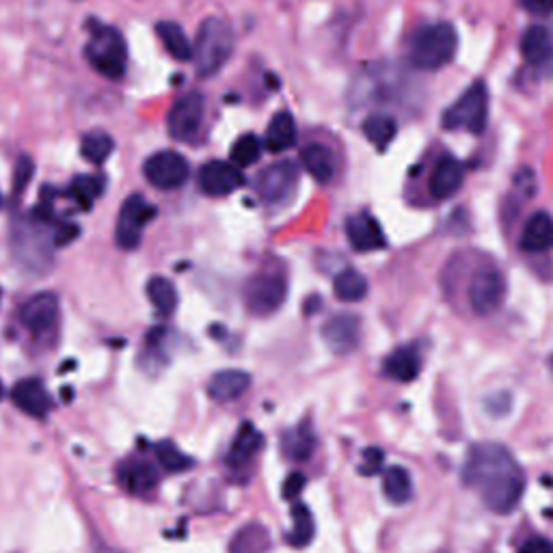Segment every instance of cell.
I'll return each instance as SVG.
<instances>
[{"instance_id":"cell-1","label":"cell","mask_w":553,"mask_h":553,"mask_svg":"<svg viewBox=\"0 0 553 553\" xmlns=\"http://www.w3.org/2000/svg\"><path fill=\"white\" fill-rule=\"evenodd\" d=\"M465 484L497 515H508L523 495V471L504 445L480 443L471 448L463 469Z\"/></svg>"},{"instance_id":"cell-2","label":"cell","mask_w":553,"mask_h":553,"mask_svg":"<svg viewBox=\"0 0 553 553\" xmlns=\"http://www.w3.org/2000/svg\"><path fill=\"white\" fill-rule=\"evenodd\" d=\"M234 52V31L227 20L210 16L201 22L193 44L195 70L201 78H210L229 61Z\"/></svg>"},{"instance_id":"cell-3","label":"cell","mask_w":553,"mask_h":553,"mask_svg":"<svg viewBox=\"0 0 553 553\" xmlns=\"http://www.w3.org/2000/svg\"><path fill=\"white\" fill-rule=\"evenodd\" d=\"M85 57L89 65L109 80H121L128 65V48L121 35L113 26L89 22V42L85 46Z\"/></svg>"},{"instance_id":"cell-4","label":"cell","mask_w":553,"mask_h":553,"mask_svg":"<svg viewBox=\"0 0 553 553\" xmlns=\"http://www.w3.org/2000/svg\"><path fill=\"white\" fill-rule=\"evenodd\" d=\"M458 37L448 22H435L420 26L411 37L409 59L420 70H441L454 57Z\"/></svg>"},{"instance_id":"cell-5","label":"cell","mask_w":553,"mask_h":553,"mask_svg":"<svg viewBox=\"0 0 553 553\" xmlns=\"http://www.w3.org/2000/svg\"><path fill=\"white\" fill-rule=\"evenodd\" d=\"M489 121V89L484 83H474L443 115L445 130H467L482 134Z\"/></svg>"},{"instance_id":"cell-6","label":"cell","mask_w":553,"mask_h":553,"mask_svg":"<svg viewBox=\"0 0 553 553\" xmlns=\"http://www.w3.org/2000/svg\"><path fill=\"white\" fill-rule=\"evenodd\" d=\"M156 217V208L147 204L143 195H130L126 204L121 206L117 227H115V240L121 249L132 251L141 245L143 229Z\"/></svg>"},{"instance_id":"cell-7","label":"cell","mask_w":553,"mask_h":553,"mask_svg":"<svg viewBox=\"0 0 553 553\" xmlns=\"http://www.w3.org/2000/svg\"><path fill=\"white\" fill-rule=\"evenodd\" d=\"M467 296L471 309H474L478 316H491L504 303L506 279L495 266H484L474 275V279H471Z\"/></svg>"},{"instance_id":"cell-8","label":"cell","mask_w":553,"mask_h":553,"mask_svg":"<svg viewBox=\"0 0 553 553\" xmlns=\"http://www.w3.org/2000/svg\"><path fill=\"white\" fill-rule=\"evenodd\" d=\"M288 296V283L281 275L264 273L245 286V305L253 316H271Z\"/></svg>"},{"instance_id":"cell-9","label":"cell","mask_w":553,"mask_h":553,"mask_svg":"<svg viewBox=\"0 0 553 553\" xmlns=\"http://www.w3.org/2000/svg\"><path fill=\"white\" fill-rule=\"evenodd\" d=\"M143 173L147 182H150L154 188H160V191H173V188H180L188 180V163L186 158L178 152H156L145 160Z\"/></svg>"},{"instance_id":"cell-10","label":"cell","mask_w":553,"mask_h":553,"mask_svg":"<svg viewBox=\"0 0 553 553\" xmlns=\"http://www.w3.org/2000/svg\"><path fill=\"white\" fill-rule=\"evenodd\" d=\"M206 102L199 91H191L182 96L178 102L171 106L167 115V130L169 137L175 141H191L204 119Z\"/></svg>"},{"instance_id":"cell-11","label":"cell","mask_w":553,"mask_h":553,"mask_svg":"<svg viewBox=\"0 0 553 553\" xmlns=\"http://www.w3.org/2000/svg\"><path fill=\"white\" fill-rule=\"evenodd\" d=\"M296 180H299V169L288 160H281L255 178V191L266 204H281L294 193Z\"/></svg>"},{"instance_id":"cell-12","label":"cell","mask_w":553,"mask_h":553,"mask_svg":"<svg viewBox=\"0 0 553 553\" xmlns=\"http://www.w3.org/2000/svg\"><path fill=\"white\" fill-rule=\"evenodd\" d=\"M59 320V301L52 292H39L31 296L20 309V322L33 335H46L55 329Z\"/></svg>"},{"instance_id":"cell-13","label":"cell","mask_w":553,"mask_h":553,"mask_svg":"<svg viewBox=\"0 0 553 553\" xmlns=\"http://www.w3.org/2000/svg\"><path fill=\"white\" fill-rule=\"evenodd\" d=\"M242 184H245V175L223 160H210L199 171V188L210 197L232 195Z\"/></svg>"},{"instance_id":"cell-14","label":"cell","mask_w":553,"mask_h":553,"mask_svg":"<svg viewBox=\"0 0 553 553\" xmlns=\"http://www.w3.org/2000/svg\"><path fill=\"white\" fill-rule=\"evenodd\" d=\"M361 322L353 314H337L322 327V340L337 355H348L359 346Z\"/></svg>"},{"instance_id":"cell-15","label":"cell","mask_w":553,"mask_h":553,"mask_svg":"<svg viewBox=\"0 0 553 553\" xmlns=\"http://www.w3.org/2000/svg\"><path fill=\"white\" fill-rule=\"evenodd\" d=\"M521 55L536 70L553 67V31L543 24H534L521 37Z\"/></svg>"},{"instance_id":"cell-16","label":"cell","mask_w":553,"mask_h":553,"mask_svg":"<svg viewBox=\"0 0 553 553\" xmlns=\"http://www.w3.org/2000/svg\"><path fill=\"white\" fill-rule=\"evenodd\" d=\"M346 236L357 251H376L385 247V236L379 221L366 212L355 214L346 221Z\"/></svg>"},{"instance_id":"cell-17","label":"cell","mask_w":553,"mask_h":553,"mask_svg":"<svg viewBox=\"0 0 553 553\" xmlns=\"http://www.w3.org/2000/svg\"><path fill=\"white\" fill-rule=\"evenodd\" d=\"M11 400L20 411L31 417H46L52 409V398L37 379H24L11 389Z\"/></svg>"},{"instance_id":"cell-18","label":"cell","mask_w":553,"mask_h":553,"mask_svg":"<svg viewBox=\"0 0 553 553\" xmlns=\"http://www.w3.org/2000/svg\"><path fill=\"white\" fill-rule=\"evenodd\" d=\"M463 184V165L458 163L454 156H441L439 163L430 175V195L443 201L450 199L458 193V188Z\"/></svg>"},{"instance_id":"cell-19","label":"cell","mask_w":553,"mask_h":553,"mask_svg":"<svg viewBox=\"0 0 553 553\" xmlns=\"http://www.w3.org/2000/svg\"><path fill=\"white\" fill-rule=\"evenodd\" d=\"M251 387V376L242 370H221L210 379L208 394L217 402H232Z\"/></svg>"},{"instance_id":"cell-20","label":"cell","mask_w":553,"mask_h":553,"mask_svg":"<svg viewBox=\"0 0 553 553\" xmlns=\"http://www.w3.org/2000/svg\"><path fill=\"white\" fill-rule=\"evenodd\" d=\"M553 245V221L547 212H534L523 227L521 249L541 253Z\"/></svg>"},{"instance_id":"cell-21","label":"cell","mask_w":553,"mask_h":553,"mask_svg":"<svg viewBox=\"0 0 553 553\" xmlns=\"http://www.w3.org/2000/svg\"><path fill=\"white\" fill-rule=\"evenodd\" d=\"M301 163L305 171L320 184H329L335 175V160L327 145L309 143L301 150Z\"/></svg>"},{"instance_id":"cell-22","label":"cell","mask_w":553,"mask_h":553,"mask_svg":"<svg viewBox=\"0 0 553 553\" xmlns=\"http://www.w3.org/2000/svg\"><path fill=\"white\" fill-rule=\"evenodd\" d=\"M262 448V435L251 424H242L236 439L229 445L227 452V465L229 467H242L247 465L251 458L258 454Z\"/></svg>"},{"instance_id":"cell-23","label":"cell","mask_w":553,"mask_h":553,"mask_svg":"<svg viewBox=\"0 0 553 553\" xmlns=\"http://www.w3.org/2000/svg\"><path fill=\"white\" fill-rule=\"evenodd\" d=\"M314 445H316V437L307 422L281 435V452L288 461H294V463H301L305 458L312 456Z\"/></svg>"},{"instance_id":"cell-24","label":"cell","mask_w":553,"mask_h":553,"mask_svg":"<svg viewBox=\"0 0 553 553\" xmlns=\"http://www.w3.org/2000/svg\"><path fill=\"white\" fill-rule=\"evenodd\" d=\"M420 368H422L420 353L411 346L398 348L385 359V372L391 376V379H396L400 383L413 381L415 376L420 374Z\"/></svg>"},{"instance_id":"cell-25","label":"cell","mask_w":553,"mask_h":553,"mask_svg":"<svg viewBox=\"0 0 553 553\" xmlns=\"http://www.w3.org/2000/svg\"><path fill=\"white\" fill-rule=\"evenodd\" d=\"M271 547V534L262 523H249L238 530L229 543V553H266Z\"/></svg>"},{"instance_id":"cell-26","label":"cell","mask_w":553,"mask_h":553,"mask_svg":"<svg viewBox=\"0 0 553 553\" xmlns=\"http://www.w3.org/2000/svg\"><path fill=\"white\" fill-rule=\"evenodd\" d=\"M294 143H296L294 117L288 111H281L271 119V124H268L266 147L277 154L283 150H290Z\"/></svg>"},{"instance_id":"cell-27","label":"cell","mask_w":553,"mask_h":553,"mask_svg":"<svg viewBox=\"0 0 553 553\" xmlns=\"http://www.w3.org/2000/svg\"><path fill=\"white\" fill-rule=\"evenodd\" d=\"M156 33L160 37V42L165 44L169 55L175 61H191L193 59V44L188 42L186 33L182 31L180 24L175 22H158L156 24Z\"/></svg>"},{"instance_id":"cell-28","label":"cell","mask_w":553,"mask_h":553,"mask_svg":"<svg viewBox=\"0 0 553 553\" xmlns=\"http://www.w3.org/2000/svg\"><path fill=\"white\" fill-rule=\"evenodd\" d=\"M147 299L163 318H169L178 309V290L165 277H152L147 281Z\"/></svg>"},{"instance_id":"cell-29","label":"cell","mask_w":553,"mask_h":553,"mask_svg":"<svg viewBox=\"0 0 553 553\" xmlns=\"http://www.w3.org/2000/svg\"><path fill=\"white\" fill-rule=\"evenodd\" d=\"M115 150V141L109 132L104 130H91L87 132L83 141H80V154L93 165H102L109 160V156Z\"/></svg>"},{"instance_id":"cell-30","label":"cell","mask_w":553,"mask_h":553,"mask_svg":"<svg viewBox=\"0 0 553 553\" xmlns=\"http://www.w3.org/2000/svg\"><path fill=\"white\" fill-rule=\"evenodd\" d=\"M398 132V124L394 117L389 115H370L366 121H363V134L366 139L379 147V150H385V147L394 141Z\"/></svg>"},{"instance_id":"cell-31","label":"cell","mask_w":553,"mask_h":553,"mask_svg":"<svg viewBox=\"0 0 553 553\" xmlns=\"http://www.w3.org/2000/svg\"><path fill=\"white\" fill-rule=\"evenodd\" d=\"M333 292H335L337 299L344 301V303H357L368 294V281L361 273L350 271V268H348V271H344V273H340L335 277Z\"/></svg>"},{"instance_id":"cell-32","label":"cell","mask_w":553,"mask_h":553,"mask_svg":"<svg viewBox=\"0 0 553 553\" xmlns=\"http://www.w3.org/2000/svg\"><path fill=\"white\" fill-rule=\"evenodd\" d=\"M383 491H385L389 502H394V504L409 502L411 493H413L409 471L402 467H389L383 476Z\"/></svg>"},{"instance_id":"cell-33","label":"cell","mask_w":553,"mask_h":553,"mask_svg":"<svg viewBox=\"0 0 553 553\" xmlns=\"http://www.w3.org/2000/svg\"><path fill=\"white\" fill-rule=\"evenodd\" d=\"M292 523H294V528L292 532L288 534V543L292 547H305L309 545V541H312L314 538V517H312V512H309V508L301 502H296L292 506Z\"/></svg>"},{"instance_id":"cell-34","label":"cell","mask_w":553,"mask_h":553,"mask_svg":"<svg viewBox=\"0 0 553 553\" xmlns=\"http://www.w3.org/2000/svg\"><path fill=\"white\" fill-rule=\"evenodd\" d=\"M124 482L126 487L137 493V495H147L150 491L156 489L158 484V471L156 467H152L150 463H134L126 469L124 474Z\"/></svg>"},{"instance_id":"cell-35","label":"cell","mask_w":553,"mask_h":553,"mask_svg":"<svg viewBox=\"0 0 553 553\" xmlns=\"http://www.w3.org/2000/svg\"><path fill=\"white\" fill-rule=\"evenodd\" d=\"M102 188H104V184L98 175H78V178H74V182L70 186V195L74 197V201L80 208L89 210L93 206V201L100 197Z\"/></svg>"},{"instance_id":"cell-36","label":"cell","mask_w":553,"mask_h":553,"mask_svg":"<svg viewBox=\"0 0 553 553\" xmlns=\"http://www.w3.org/2000/svg\"><path fill=\"white\" fill-rule=\"evenodd\" d=\"M232 165L242 169V167H251L260 160L262 156V145L258 141V137H253V134H245V137H240L234 147H232Z\"/></svg>"},{"instance_id":"cell-37","label":"cell","mask_w":553,"mask_h":553,"mask_svg":"<svg viewBox=\"0 0 553 553\" xmlns=\"http://www.w3.org/2000/svg\"><path fill=\"white\" fill-rule=\"evenodd\" d=\"M156 456L160 467H165L167 471H173V474H180V471L191 469L193 458H188L178 445L171 441H163L156 445Z\"/></svg>"},{"instance_id":"cell-38","label":"cell","mask_w":553,"mask_h":553,"mask_svg":"<svg viewBox=\"0 0 553 553\" xmlns=\"http://www.w3.org/2000/svg\"><path fill=\"white\" fill-rule=\"evenodd\" d=\"M33 173H35L33 160L29 156H20L16 160V167H13V184H11L13 199L20 197L26 191V186H29V182L33 180Z\"/></svg>"},{"instance_id":"cell-39","label":"cell","mask_w":553,"mask_h":553,"mask_svg":"<svg viewBox=\"0 0 553 553\" xmlns=\"http://www.w3.org/2000/svg\"><path fill=\"white\" fill-rule=\"evenodd\" d=\"M80 234V227L74 225V223H63L55 229V234H52V245L55 247H65L70 245V242H74Z\"/></svg>"},{"instance_id":"cell-40","label":"cell","mask_w":553,"mask_h":553,"mask_svg":"<svg viewBox=\"0 0 553 553\" xmlns=\"http://www.w3.org/2000/svg\"><path fill=\"white\" fill-rule=\"evenodd\" d=\"M383 465V452L379 448H368L363 452V463H361V474H376Z\"/></svg>"},{"instance_id":"cell-41","label":"cell","mask_w":553,"mask_h":553,"mask_svg":"<svg viewBox=\"0 0 553 553\" xmlns=\"http://www.w3.org/2000/svg\"><path fill=\"white\" fill-rule=\"evenodd\" d=\"M303 487H305V478L301 474H290L286 482H283V497L290 499V502H296Z\"/></svg>"},{"instance_id":"cell-42","label":"cell","mask_w":553,"mask_h":553,"mask_svg":"<svg viewBox=\"0 0 553 553\" xmlns=\"http://www.w3.org/2000/svg\"><path fill=\"white\" fill-rule=\"evenodd\" d=\"M521 5L534 16H549V13H553V0H521Z\"/></svg>"},{"instance_id":"cell-43","label":"cell","mask_w":553,"mask_h":553,"mask_svg":"<svg viewBox=\"0 0 553 553\" xmlns=\"http://www.w3.org/2000/svg\"><path fill=\"white\" fill-rule=\"evenodd\" d=\"M519 553H553V543L547 538H532L519 549Z\"/></svg>"},{"instance_id":"cell-44","label":"cell","mask_w":553,"mask_h":553,"mask_svg":"<svg viewBox=\"0 0 553 553\" xmlns=\"http://www.w3.org/2000/svg\"><path fill=\"white\" fill-rule=\"evenodd\" d=\"M549 370H551V374H553V355L549 357Z\"/></svg>"},{"instance_id":"cell-45","label":"cell","mask_w":553,"mask_h":553,"mask_svg":"<svg viewBox=\"0 0 553 553\" xmlns=\"http://www.w3.org/2000/svg\"><path fill=\"white\" fill-rule=\"evenodd\" d=\"M100 553H121V551H113V549H104V551H100Z\"/></svg>"},{"instance_id":"cell-46","label":"cell","mask_w":553,"mask_h":553,"mask_svg":"<svg viewBox=\"0 0 553 553\" xmlns=\"http://www.w3.org/2000/svg\"><path fill=\"white\" fill-rule=\"evenodd\" d=\"M0 398H3V383H0Z\"/></svg>"},{"instance_id":"cell-47","label":"cell","mask_w":553,"mask_h":553,"mask_svg":"<svg viewBox=\"0 0 553 553\" xmlns=\"http://www.w3.org/2000/svg\"><path fill=\"white\" fill-rule=\"evenodd\" d=\"M0 204H3V199H0Z\"/></svg>"},{"instance_id":"cell-48","label":"cell","mask_w":553,"mask_h":553,"mask_svg":"<svg viewBox=\"0 0 553 553\" xmlns=\"http://www.w3.org/2000/svg\"><path fill=\"white\" fill-rule=\"evenodd\" d=\"M0 296H3V292H0Z\"/></svg>"}]
</instances>
